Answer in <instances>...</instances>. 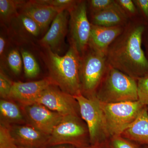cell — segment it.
I'll return each mask as SVG.
<instances>
[{
  "instance_id": "44dd1931",
  "label": "cell",
  "mask_w": 148,
  "mask_h": 148,
  "mask_svg": "<svg viewBox=\"0 0 148 148\" xmlns=\"http://www.w3.org/2000/svg\"><path fill=\"white\" fill-rule=\"evenodd\" d=\"M15 17L23 33L32 37H37L40 34L42 30L39 26L29 16L19 13Z\"/></svg>"
},
{
  "instance_id": "1f68e13d",
  "label": "cell",
  "mask_w": 148,
  "mask_h": 148,
  "mask_svg": "<svg viewBox=\"0 0 148 148\" xmlns=\"http://www.w3.org/2000/svg\"><path fill=\"white\" fill-rule=\"evenodd\" d=\"M83 148H110L109 145V140L102 143H97L89 145Z\"/></svg>"
},
{
  "instance_id": "30bf717a",
  "label": "cell",
  "mask_w": 148,
  "mask_h": 148,
  "mask_svg": "<svg viewBox=\"0 0 148 148\" xmlns=\"http://www.w3.org/2000/svg\"><path fill=\"white\" fill-rule=\"evenodd\" d=\"M21 107L27 124L49 135L64 117L39 103Z\"/></svg>"
},
{
  "instance_id": "5b68a950",
  "label": "cell",
  "mask_w": 148,
  "mask_h": 148,
  "mask_svg": "<svg viewBox=\"0 0 148 148\" xmlns=\"http://www.w3.org/2000/svg\"><path fill=\"white\" fill-rule=\"evenodd\" d=\"M72 145L77 148L89 145L90 138L88 128L81 116H66L56 126L49 136L48 146Z\"/></svg>"
},
{
  "instance_id": "8fae6325",
  "label": "cell",
  "mask_w": 148,
  "mask_h": 148,
  "mask_svg": "<svg viewBox=\"0 0 148 148\" xmlns=\"http://www.w3.org/2000/svg\"><path fill=\"white\" fill-rule=\"evenodd\" d=\"M53 84L49 77L31 82H13L8 99L21 106L34 104L42 93Z\"/></svg>"
},
{
  "instance_id": "f1b7e54d",
  "label": "cell",
  "mask_w": 148,
  "mask_h": 148,
  "mask_svg": "<svg viewBox=\"0 0 148 148\" xmlns=\"http://www.w3.org/2000/svg\"><path fill=\"white\" fill-rule=\"evenodd\" d=\"M15 144L8 125L0 124V148H10Z\"/></svg>"
},
{
  "instance_id": "7a4b0ae2",
  "label": "cell",
  "mask_w": 148,
  "mask_h": 148,
  "mask_svg": "<svg viewBox=\"0 0 148 148\" xmlns=\"http://www.w3.org/2000/svg\"><path fill=\"white\" fill-rule=\"evenodd\" d=\"M45 49L49 77L53 84L74 96L81 93L79 76L81 56L76 48L70 44L69 50L63 56L48 48Z\"/></svg>"
},
{
  "instance_id": "ac0fdd59",
  "label": "cell",
  "mask_w": 148,
  "mask_h": 148,
  "mask_svg": "<svg viewBox=\"0 0 148 148\" xmlns=\"http://www.w3.org/2000/svg\"><path fill=\"white\" fill-rule=\"evenodd\" d=\"M1 123L7 125L27 124L21 106L9 99L0 101Z\"/></svg>"
},
{
  "instance_id": "d590c367",
  "label": "cell",
  "mask_w": 148,
  "mask_h": 148,
  "mask_svg": "<svg viewBox=\"0 0 148 148\" xmlns=\"http://www.w3.org/2000/svg\"><path fill=\"white\" fill-rule=\"evenodd\" d=\"M147 106V111L148 113V104H147V106Z\"/></svg>"
},
{
  "instance_id": "6da1fadb",
  "label": "cell",
  "mask_w": 148,
  "mask_h": 148,
  "mask_svg": "<svg viewBox=\"0 0 148 148\" xmlns=\"http://www.w3.org/2000/svg\"><path fill=\"white\" fill-rule=\"evenodd\" d=\"M145 30L142 23L130 20L106 55L110 66L137 80L148 74V60L142 47Z\"/></svg>"
},
{
  "instance_id": "3957f363",
  "label": "cell",
  "mask_w": 148,
  "mask_h": 148,
  "mask_svg": "<svg viewBox=\"0 0 148 148\" xmlns=\"http://www.w3.org/2000/svg\"><path fill=\"white\" fill-rule=\"evenodd\" d=\"M95 96L103 103L138 101L137 79L109 65Z\"/></svg>"
},
{
  "instance_id": "4316f807",
  "label": "cell",
  "mask_w": 148,
  "mask_h": 148,
  "mask_svg": "<svg viewBox=\"0 0 148 148\" xmlns=\"http://www.w3.org/2000/svg\"><path fill=\"white\" fill-rule=\"evenodd\" d=\"M115 1L129 19L135 20V18L138 15V10L133 1L115 0Z\"/></svg>"
},
{
  "instance_id": "d6986e66",
  "label": "cell",
  "mask_w": 148,
  "mask_h": 148,
  "mask_svg": "<svg viewBox=\"0 0 148 148\" xmlns=\"http://www.w3.org/2000/svg\"><path fill=\"white\" fill-rule=\"evenodd\" d=\"M26 2L19 0H0V16L2 21H10L18 14V10Z\"/></svg>"
},
{
  "instance_id": "ffe728a7",
  "label": "cell",
  "mask_w": 148,
  "mask_h": 148,
  "mask_svg": "<svg viewBox=\"0 0 148 148\" xmlns=\"http://www.w3.org/2000/svg\"><path fill=\"white\" fill-rule=\"evenodd\" d=\"M21 54L25 76L27 78H34L40 71L36 59L31 52L24 49H21Z\"/></svg>"
},
{
  "instance_id": "d6a6232c",
  "label": "cell",
  "mask_w": 148,
  "mask_h": 148,
  "mask_svg": "<svg viewBox=\"0 0 148 148\" xmlns=\"http://www.w3.org/2000/svg\"><path fill=\"white\" fill-rule=\"evenodd\" d=\"M45 148H77L72 145L63 144V145H56L49 146Z\"/></svg>"
},
{
  "instance_id": "9c48e42d",
  "label": "cell",
  "mask_w": 148,
  "mask_h": 148,
  "mask_svg": "<svg viewBox=\"0 0 148 148\" xmlns=\"http://www.w3.org/2000/svg\"><path fill=\"white\" fill-rule=\"evenodd\" d=\"M35 103L42 104L63 116L71 115L80 116L79 106L75 98L55 85L45 89Z\"/></svg>"
},
{
  "instance_id": "ba28073f",
  "label": "cell",
  "mask_w": 148,
  "mask_h": 148,
  "mask_svg": "<svg viewBox=\"0 0 148 148\" xmlns=\"http://www.w3.org/2000/svg\"><path fill=\"white\" fill-rule=\"evenodd\" d=\"M87 2L79 1L69 11V38L82 56L88 48L91 24L87 16Z\"/></svg>"
},
{
  "instance_id": "d4e9b609",
  "label": "cell",
  "mask_w": 148,
  "mask_h": 148,
  "mask_svg": "<svg viewBox=\"0 0 148 148\" xmlns=\"http://www.w3.org/2000/svg\"><path fill=\"white\" fill-rule=\"evenodd\" d=\"M87 2L90 14L106 10L116 4L115 0H90Z\"/></svg>"
},
{
  "instance_id": "cb8c5ba5",
  "label": "cell",
  "mask_w": 148,
  "mask_h": 148,
  "mask_svg": "<svg viewBox=\"0 0 148 148\" xmlns=\"http://www.w3.org/2000/svg\"><path fill=\"white\" fill-rule=\"evenodd\" d=\"M138 101L144 106L148 104V74L137 79Z\"/></svg>"
},
{
  "instance_id": "52a82bcc",
  "label": "cell",
  "mask_w": 148,
  "mask_h": 148,
  "mask_svg": "<svg viewBox=\"0 0 148 148\" xmlns=\"http://www.w3.org/2000/svg\"><path fill=\"white\" fill-rule=\"evenodd\" d=\"M101 103L110 138L121 135L134 122L145 106L139 101L113 103Z\"/></svg>"
},
{
  "instance_id": "4dcf8cb0",
  "label": "cell",
  "mask_w": 148,
  "mask_h": 148,
  "mask_svg": "<svg viewBox=\"0 0 148 148\" xmlns=\"http://www.w3.org/2000/svg\"><path fill=\"white\" fill-rule=\"evenodd\" d=\"M6 45V40L5 38L1 35L0 36V56L1 59H2L4 56Z\"/></svg>"
},
{
  "instance_id": "277c9868",
  "label": "cell",
  "mask_w": 148,
  "mask_h": 148,
  "mask_svg": "<svg viewBox=\"0 0 148 148\" xmlns=\"http://www.w3.org/2000/svg\"><path fill=\"white\" fill-rule=\"evenodd\" d=\"M108 67L106 55L88 48L81 56L80 61L79 80L82 95L88 98L95 96Z\"/></svg>"
},
{
  "instance_id": "7c38bea8",
  "label": "cell",
  "mask_w": 148,
  "mask_h": 148,
  "mask_svg": "<svg viewBox=\"0 0 148 148\" xmlns=\"http://www.w3.org/2000/svg\"><path fill=\"white\" fill-rule=\"evenodd\" d=\"M15 145L30 148L47 147L49 136L28 124L8 125Z\"/></svg>"
},
{
  "instance_id": "7402d4cb",
  "label": "cell",
  "mask_w": 148,
  "mask_h": 148,
  "mask_svg": "<svg viewBox=\"0 0 148 148\" xmlns=\"http://www.w3.org/2000/svg\"><path fill=\"white\" fill-rule=\"evenodd\" d=\"M10 69L16 75L20 74L22 70L23 60L21 54L17 49H13L9 51L6 57Z\"/></svg>"
},
{
  "instance_id": "5bb4252c",
  "label": "cell",
  "mask_w": 148,
  "mask_h": 148,
  "mask_svg": "<svg viewBox=\"0 0 148 148\" xmlns=\"http://www.w3.org/2000/svg\"><path fill=\"white\" fill-rule=\"evenodd\" d=\"M125 27H102L91 24L88 47L106 56L109 47L122 33Z\"/></svg>"
},
{
  "instance_id": "4fadbf2b",
  "label": "cell",
  "mask_w": 148,
  "mask_h": 148,
  "mask_svg": "<svg viewBox=\"0 0 148 148\" xmlns=\"http://www.w3.org/2000/svg\"><path fill=\"white\" fill-rule=\"evenodd\" d=\"M69 14V12L66 10L57 14L48 32L40 40L41 45L45 48H48L54 53H58L60 51L68 32Z\"/></svg>"
},
{
  "instance_id": "836d02e7",
  "label": "cell",
  "mask_w": 148,
  "mask_h": 148,
  "mask_svg": "<svg viewBox=\"0 0 148 148\" xmlns=\"http://www.w3.org/2000/svg\"><path fill=\"white\" fill-rule=\"evenodd\" d=\"M10 148H30L28 147H21V146H19L16 145L15 144H14Z\"/></svg>"
},
{
  "instance_id": "e575fe53",
  "label": "cell",
  "mask_w": 148,
  "mask_h": 148,
  "mask_svg": "<svg viewBox=\"0 0 148 148\" xmlns=\"http://www.w3.org/2000/svg\"><path fill=\"white\" fill-rule=\"evenodd\" d=\"M144 148H148V146H144Z\"/></svg>"
},
{
  "instance_id": "f546056e",
  "label": "cell",
  "mask_w": 148,
  "mask_h": 148,
  "mask_svg": "<svg viewBox=\"0 0 148 148\" xmlns=\"http://www.w3.org/2000/svg\"><path fill=\"white\" fill-rule=\"evenodd\" d=\"M138 10L143 16L148 19V0H133Z\"/></svg>"
},
{
  "instance_id": "9a60e30c",
  "label": "cell",
  "mask_w": 148,
  "mask_h": 148,
  "mask_svg": "<svg viewBox=\"0 0 148 148\" xmlns=\"http://www.w3.org/2000/svg\"><path fill=\"white\" fill-rule=\"evenodd\" d=\"M19 13L29 16L39 26L42 32L47 29L60 12L56 9L38 2L37 0L26 1Z\"/></svg>"
},
{
  "instance_id": "603a6c76",
  "label": "cell",
  "mask_w": 148,
  "mask_h": 148,
  "mask_svg": "<svg viewBox=\"0 0 148 148\" xmlns=\"http://www.w3.org/2000/svg\"><path fill=\"white\" fill-rule=\"evenodd\" d=\"M38 2L51 7L60 12L72 9L79 1L74 0H37Z\"/></svg>"
},
{
  "instance_id": "83f0119b",
  "label": "cell",
  "mask_w": 148,
  "mask_h": 148,
  "mask_svg": "<svg viewBox=\"0 0 148 148\" xmlns=\"http://www.w3.org/2000/svg\"><path fill=\"white\" fill-rule=\"evenodd\" d=\"M13 82L6 75L1 69L0 71V96L1 99H8Z\"/></svg>"
},
{
  "instance_id": "8992f818",
  "label": "cell",
  "mask_w": 148,
  "mask_h": 148,
  "mask_svg": "<svg viewBox=\"0 0 148 148\" xmlns=\"http://www.w3.org/2000/svg\"><path fill=\"white\" fill-rule=\"evenodd\" d=\"M74 97L78 103L80 116L87 125L90 145L108 141L110 137L101 101L96 96L88 98L81 93Z\"/></svg>"
},
{
  "instance_id": "484cf974",
  "label": "cell",
  "mask_w": 148,
  "mask_h": 148,
  "mask_svg": "<svg viewBox=\"0 0 148 148\" xmlns=\"http://www.w3.org/2000/svg\"><path fill=\"white\" fill-rule=\"evenodd\" d=\"M109 145L110 148H141L137 143L121 135L111 137L109 140Z\"/></svg>"
},
{
  "instance_id": "e0dca14e",
  "label": "cell",
  "mask_w": 148,
  "mask_h": 148,
  "mask_svg": "<svg viewBox=\"0 0 148 148\" xmlns=\"http://www.w3.org/2000/svg\"><path fill=\"white\" fill-rule=\"evenodd\" d=\"M121 135L138 145L148 146V113L147 106L143 108L134 122Z\"/></svg>"
},
{
  "instance_id": "2e32d148",
  "label": "cell",
  "mask_w": 148,
  "mask_h": 148,
  "mask_svg": "<svg viewBox=\"0 0 148 148\" xmlns=\"http://www.w3.org/2000/svg\"><path fill=\"white\" fill-rule=\"evenodd\" d=\"M129 21V18L117 3L116 5L108 9L90 14V23L96 26H125Z\"/></svg>"
}]
</instances>
